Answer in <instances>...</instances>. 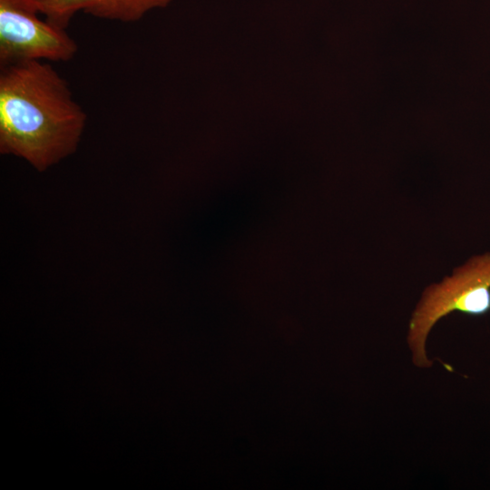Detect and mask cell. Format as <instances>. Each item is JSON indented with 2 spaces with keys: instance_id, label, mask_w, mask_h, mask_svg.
Wrapping results in <instances>:
<instances>
[{
  "instance_id": "cell-2",
  "label": "cell",
  "mask_w": 490,
  "mask_h": 490,
  "mask_svg": "<svg viewBox=\"0 0 490 490\" xmlns=\"http://www.w3.org/2000/svg\"><path fill=\"white\" fill-rule=\"evenodd\" d=\"M490 310V252L476 255L456 268L439 283L422 293L409 321L407 344L412 362L418 368H430L426 343L432 328L446 315L459 311L480 316Z\"/></svg>"
},
{
  "instance_id": "cell-4",
  "label": "cell",
  "mask_w": 490,
  "mask_h": 490,
  "mask_svg": "<svg viewBox=\"0 0 490 490\" xmlns=\"http://www.w3.org/2000/svg\"><path fill=\"white\" fill-rule=\"evenodd\" d=\"M47 21L67 28L79 12L96 18L122 23L137 22L150 11L163 7L171 0H33Z\"/></svg>"
},
{
  "instance_id": "cell-3",
  "label": "cell",
  "mask_w": 490,
  "mask_h": 490,
  "mask_svg": "<svg viewBox=\"0 0 490 490\" xmlns=\"http://www.w3.org/2000/svg\"><path fill=\"white\" fill-rule=\"evenodd\" d=\"M33 0H0V66L68 62L78 45L65 28L38 16Z\"/></svg>"
},
{
  "instance_id": "cell-1",
  "label": "cell",
  "mask_w": 490,
  "mask_h": 490,
  "mask_svg": "<svg viewBox=\"0 0 490 490\" xmlns=\"http://www.w3.org/2000/svg\"><path fill=\"white\" fill-rule=\"evenodd\" d=\"M86 113L66 80L45 61L1 66L0 151L39 172L77 148Z\"/></svg>"
}]
</instances>
